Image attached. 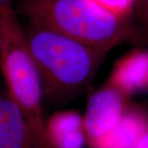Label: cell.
Here are the masks:
<instances>
[{
  "label": "cell",
  "instance_id": "1",
  "mask_svg": "<svg viewBox=\"0 0 148 148\" xmlns=\"http://www.w3.org/2000/svg\"><path fill=\"white\" fill-rule=\"evenodd\" d=\"M24 31L44 101L63 105L89 90L107 52L31 23Z\"/></svg>",
  "mask_w": 148,
  "mask_h": 148
},
{
  "label": "cell",
  "instance_id": "2",
  "mask_svg": "<svg viewBox=\"0 0 148 148\" xmlns=\"http://www.w3.org/2000/svg\"><path fill=\"white\" fill-rule=\"evenodd\" d=\"M15 10L31 24L107 53L132 35L129 19L115 16L93 0H21Z\"/></svg>",
  "mask_w": 148,
  "mask_h": 148
},
{
  "label": "cell",
  "instance_id": "3",
  "mask_svg": "<svg viewBox=\"0 0 148 148\" xmlns=\"http://www.w3.org/2000/svg\"><path fill=\"white\" fill-rule=\"evenodd\" d=\"M0 69L7 94L46 139L40 77L12 3L0 7Z\"/></svg>",
  "mask_w": 148,
  "mask_h": 148
},
{
  "label": "cell",
  "instance_id": "4",
  "mask_svg": "<svg viewBox=\"0 0 148 148\" xmlns=\"http://www.w3.org/2000/svg\"><path fill=\"white\" fill-rule=\"evenodd\" d=\"M128 98L107 81L90 94L82 115L88 147L97 148L113 132L129 108Z\"/></svg>",
  "mask_w": 148,
  "mask_h": 148
},
{
  "label": "cell",
  "instance_id": "5",
  "mask_svg": "<svg viewBox=\"0 0 148 148\" xmlns=\"http://www.w3.org/2000/svg\"><path fill=\"white\" fill-rule=\"evenodd\" d=\"M0 148H50L6 90H1Z\"/></svg>",
  "mask_w": 148,
  "mask_h": 148
},
{
  "label": "cell",
  "instance_id": "6",
  "mask_svg": "<svg viewBox=\"0 0 148 148\" xmlns=\"http://www.w3.org/2000/svg\"><path fill=\"white\" fill-rule=\"evenodd\" d=\"M107 82L130 96L148 88V51L134 49L117 61Z\"/></svg>",
  "mask_w": 148,
  "mask_h": 148
},
{
  "label": "cell",
  "instance_id": "7",
  "mask_svg": "<svg viewBox=\"0 0 148 148\" xmlns=\"http://www.w3.org/2000/svg\"><path fill=\"white\" fill-rule=\"evenodd\" d=\"M50 148H83L86 142L83 116L73 110L57 111L45 122Z\"/></svg>",
  "mask_w": 148,
  "mask_h": 148
},
{
  "label": "cell",
  "instance_id": "8",
  "mask_svg": "<svg viewBox=\"0 0 148 148\" xmlns=\"http://www.w3.org/2000/svg\"><path fill=\"white\" fill-rule=\"evenodd\" d=\"M147 127V114L128 108L119 123L97 148H136Z\"/></svg>",
  "mask_w": 148,
  "mask_h": 148
},
{
  "label": "cell",
  "instance_id": "9",
  "mask_svg": "<svg viewBox=\"0 0 148 148\" xmlns=\"http://www.w3.org/2000/svg\"><path fill=\"white\" fill-rule=\"evenodd\" d=\"M103 8L121 18L129 17L134 10L137 0H93Z\"/></svg>",
  "mask_w": 148,
  "mask_h": 148
},
{
  "label": "cell",
  "instance_id": "10",
  "mask_svg": "<svg viewBox=\"0 0 148 148\" xmlns=\"http://www.w3.org/2000/svg\"><path fill=\"white\" fill-rule=\"evenodd\" d=\"M134 10L143 27L148 30V0H137Z\"/></svg>",
  "mask_w": 148,
  "mask_h": 148
},
{
  "label": "cell",
  "instance_id": "11",
  "mask_svg": "<svg viewBox=\"0 0 148 148\" xmlns=\"http://www.w3.org/2000/svg\"><path fill=\"white\" fill-rule=\"evenodd\" d=\"M136 148H148V127L139 139Z\"/></svg>",
  "mask_w": 148,
  "mask_h": 148
},
{
  "label": "cell",
  "instance_id": "12",
  "mask_svg": "<svg viewBox=\"0 0 148 148\" xmlns=\"http://www.w3.org/2000/svg\"><path fill=\"white\" fill-rule=\"evenodd\" d=\"M12 3V0H0V7L7 3Z\"/></svg>",
  "mask_w": 148,
  "mask_h": 148
}]
</instances>
